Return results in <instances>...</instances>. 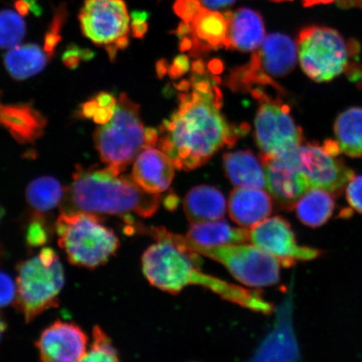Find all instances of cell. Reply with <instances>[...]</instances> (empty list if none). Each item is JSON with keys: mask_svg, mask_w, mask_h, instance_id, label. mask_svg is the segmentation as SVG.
<instances>
[{"mask_svg": "<svg viewBox=\"0 0 362 362\" xmlns=\"http://www.w3.org/2000/svg\"><path fill=\"white\" fill-rule=\"evenodd\" d=\"M249 241L285 268H291L298 261L315 259L323 253L320 249L298 245L291 224L281 216L267 218L253 226L249 230Z\"/></svg>", "mask_w": 362, "mask_h": 362, "instance_id": "4fadbf2b", "label": "cell"}, {"mask_svg": "<svg viewBox=\"0 0 362 362\" xmlns=\"http://www.w3.org/2000/svg\"><path fill=\"white\" fill-rule=\"evenodd\" d=\"M175 169L164 151L148 146L136 157L131 177L144 191L160 194L170 188Z\"/></svg>", "mask_w": 362, "mask_h": 362, "instance_id": "e0dca14e", "label": "cell"}, {"mask_svg": "<svg viewBox=\"0 0 362 362\" xmlns=\"http://www.w3.org/2000/svg\"><path fill=\"white\" fill-rule=\"evenodd\" d=\"M62 42V35L48 33L45 34L44 39V51L49 58L55 55L58 45Z\"/></svg>", "mask_w": 362, "mask_h": 362, "instance_id": "8d00e7d4", "label": "cell"}, {"mask_svg": "<svg viewBox=\"0 0 362 362\" xmlns=\"http://www.w3.org/2000/svg\"><path fill=\"white\" fill-rule=\"evenodd\" d=\"M99 107H100V105H99L96 99L93 97L89 99L88 101L81 104L78 111L76 112V115H78L80 119H93Z\"/></svg>", "mask_w": 362, "mask_h": 362, "instance_id": "d590c367", "label": "cell"}, {"mask_svg": "<svg viewBox=\"0 0 362 362\" xmlns=\"http://www.w3.org/2000/svg\"><path fill=\"white\" fill-rule=\"evenodd\" d=\"M115 110L112 108L99 107L96 113L93 117V122L98 125H104L108 123L112 119Z\"/></svg>", "mask_w": 362, "mask_h": 362, "instance_id": "74e56055", "label": "cell"}, {"mask_svg": "<svg viewBox=\"0 0 362 362\" xmlns=\"http://www.w3.org/2000/svg\"><path fill=\"white\" fill-rule=\"evenodd\" d=\"M235 1L236 0H200L204 6L212 11L232 6Z\"/></svg>", "mask_w": 362, "mask_h": 362, "instance_id": "60d3db41", "label": "cell"}, {"mask_svg": "<svg viewBox=\"0 0 362 362\" xmlns=\"http://www.w3.org/2000/svg\"><path fill=\"white\" fill-rule=\"evenodd\" d=\"M297 158L310 188L323 189L334 196L341 194L355 176L354 171L341 158L317 144H301L297 151Z\"/></svg>", "mask_w": 362, "mask_h": 362, "instance_id": "5bb4252c", "label": "cell"}, {"mask_svg": "<svg viewBox=\"0 0 362 362\" xmlns=\"http://www.w3.org/2000/svg\"><path fill=\"white\" fill-rule=\"evenodd\" d=\"M16 10L18 13H20L22 16H25L28 15L30 10V6L25 2L22 1V0H18L15 4Z\"/></svg>", "mask_w": 362, "mask_h": 362, "instance_id": "7bdbcfd3", "label": "cell"}, {"mask_svg": "<svg viewBox=\"0 0 362 362\" xmlns=\"http://www.w3.org/2000/svg\"><path fill=\"white\" fill-rule=\"evenodd\" d=\"M16 298V284L6 273L0 271V309L15 302Z\"/></svg>", "mask_w": 362, "mask_h": 362, "instance_id": "d6a6232c", "label": "cell"}, {"mask_svg": "<svg viewBox=\"0 0 362 362\" xmlns=\"http://www.w3.org/2000/svg\"><path fill=\"white\" fill-rule=\"evenodd\" d=\"M272 211L270 194L262 188L238 187L230 194V217L242 228H252L268 218Z\"/></svg>", "mask_w": 362, "mask_h": 362, "instance_id": "d6986e66", "label": "cell"}, {"mask_svg": "<svg viewBox=\"0 0 362 362\" xmlns=\"http://www.w3.org/2000/svg\"><path fill=\"white\" fill-rule=\"evenodd\" d=\"M149 236L165 240L184 250L192 251L221 262L240 283L252 288H262L278 284L280 279V262L255 245L226 244L205 246L192 241L187 237L169 232L165 228H146Z\"/></svg>", "mask_w": 362, "mask_h": 362, "instance_id": "5b68a950", "label": "cell"}, {"mask_svg": "<svg viewBox=\"0 0 362 362\" xmlns=\"http://www.w3.org/2000/svg\"><path fill=\"white\" fill-rule=\"evenodd\" d=\"M334 134L341 153L351 158H361L362 107H353L339 113Z\"/></svg>", "mask_w": 362, "mask_h": 362, "instance_id": "484cf974", "label": "cell"}, {"mask_svg": "<svg viewBox=\"0 0 362 362\" xmlns=\"http://www.w3.org/2000/svg\"><path fill=\"white\" fill-rule=\"evenodd\" d=\"M30 6V10L34 13L35 16H40L42 15V7L36 1V0H22Z\"/></svg>", "mask_w": 362, "mask_h": 362, "instance_id": "b9f144b4", "label": "cell"}, {"mask_svg": "<svg viewBox=\"0 0 362 362\" xmlns=\"http://www.w3.org/2000/svg\"><path fill=\"white\" fill-rule=\"evenodd\" d=\"M26 34V24L20 13L11 10L0 11V49L20 45Z\"/></svg>", "mask_w": 362, "mask_h": 362, "instance_id": "83f0119b", "label": "cell"}, {"mask_svg": "<svg viewBox=\"0 0 362 362\" xmlns=\"http://www.w3.org/2000/svg\"><path fill=\"white\" fill-rule=\"evenodd\" d=\"M1 96V92H0ZM47 119L33 103L4 104L0 102V127L22 144H33L44 134Z\"/></svg>", "mask_w": 362, "mask_h": 362, "instance_id": "ac0fdd59", "label": "cell"}, {"mask_svg": "<svg viewBox=\"0 0 362 362\" xmlns=\"http://www.w3.org/2000/svg\"><path fill=\"white\" fill-rule=\"evenodd\" d=\"M361 4H362V0H361Z\"/></svg>", "mask_w": 362, "mask_h": 362, "instance_id": "c3c4849f", "label": "cell"}, {"mask_svg": "<svg viewBox=\"0 0 362 362\" xmlns=\"http://www.w3.org/2000/svg\"><path fill=\"white\" fill-rule=\"evenodd\" d=\"M361 47L355 40H346L337 30L311 25L298 35L297 52L303 71L317 83H327L342 74L362 78L358 65Z\"/></svg>", "mask_w": 362, "mask_h": 362, "instance_id": "277c9868", "label": "cell"}, {"mask_svg": "<svg viewBox=\"0 0 362 362\" xmlns=\"http://www.w3.org/2000/svg\"><path fill=\"white\" fill-rule=\"evenodd\" d=\"M297 57V47L291 37L284 34H271L245 65L230 72L226 84L238 93H252L267 87L282 92L275 79L291 74L296 67Z\"/></svg>", "mask_w": 362, "mask_h": 362, "instance_id": "9c48e42d", "label": "cell"}, {"mask_svg": "<svg viewBox=\"0 0 362 362\" xmlns=\"http://www.w3.org/2000/svg\"><path fill=\"white\" fill-rule=\"evenodd\" d=\"M4 214H6V211H4V208L1 206H0V223H1Z\"/></svg>", "mask_w": 362, "mask_h": 362, "instance_id": "f6af8a7d", "label": "cell"}, {"mask_svg": "<svg viewBox=\"0 0 362 362\" xmlns=\"http://www.w3.org/2000/svg\"><path fill=\"white\" fill-rule=\"evenodd\" d=\"M148 13L144 11L132 13V31L134 37L141 39L148 31Z\"/></svg>", "mask_w": 362, "mask_h": 362, "instance_id": "836d02e7", "label": "cell"}, {"mask_svg": "<svg viewBox=\"0 0 362 362\" xmlns=\"http://www.w3.org/2000/svg\"><path fill=\"white\" fill-rule=\"evenodd\" d=\"M274 1L281 2V1H288V0H274Z\"/></svg>", "mask_w": 362, "mask_h": 362, "instance_id": "bcb514c9", "label": "cell"}, {"mask_svg": "<svg viewBox=\"0 0 362 362\" xmlns=\"http://www.w3.org/2000/svg\"><path fill=\"white\" fill-rule=\"evenodd\" d=\"M66 189L52 176H42L31 181L27 187L26 202L34 214L44 216L64 201Z\"/></svg>", "mask_w": 362, "mask_h": 362, "instance_id": "4316f807", "label": "cell"}, {"mask_svg": "<svg viewBox=\"0 0 362 362\" xmlns=\"http://www.w3.org/2000/svg\"><path fill=\"white\" fill-rule=\"evenodd\" d=\"M0 255H1V248H0Z\"/></svg>", "mask_w": 362, "mask_h": 362, "instance_id": "7dc6e473", "label": "cell"}, {"mask_svg": "<svg viewBox=\"0 0 362 362\" xmlns=\"http://www.w3.org/2000/svg\"><path fill=\"white\" fill-rule=\"evenodd\" d=\"M198 253L184 250L165 240H157L142 257L143 273L153 287L177 294L188 285H200L235 303L260 313L268 315L274 306L257 289H246L202 273Z\"/></svg>", "mask_w": 362, "mask_h": 362, "instance_id": "7a4b0ae2", "label": "cell"}, {"mask_svg": "<svg viewBox=\"0 0 362 362\" xmlns=\"http://www.w3.org/2000/svg\"><path fill=\"white\" fill-rule=\"evenodd\" d=\"M252 94L260 103L255 117V139L262 162L296 153L303 143V133L289 107L269 96L264 90Z\"/></svg>", "mask_w": 362, "mask_h": 362, "instance_id": "30bf717a", "label": "cell"}, {"mask_svg": "<svg viewBox=\"0 0 362 362\" xmlns=\"http://www.w3.org/2000/svg\"><path fill=\"white\" fill-rule=\"evenodd\" d=\"M7 325L4 320L0 317V339H1L4 332H6Z\"/></svg>", "mask_w": 362, "mask_h": 362, "instance_id": "ee69618b", "label": "cell"}, {"mask_svg": "<svg viewBox=\"0 0 362 362\" xmlns=\"http://www.w3.org/2000/svg\"><path fill=\"white\" fill-rule=\"evenodd\" d=\"M95 52L88 48H81L76 44H71L62 54V61L68 69L75 70L81 62L92 61Z\"/></svg>", "mask_w": 362, "mask_h": 362, "instance_id": "4dcf8cb0", "label": "cell"}, {"mask_svg": "<svg viewBox=\"0 0 362 362\" xmlns=\"http://www.w3.org/2000/svg\"><path fill=\"white\" fill-rule=\"evenodd\" d=\"M25 234L26 243L30 247H39L48 243L49 232L43 215L33 214Z\"/></svg>", "mask_w": 362, "mask_h": 362, "instance_id": "f546056e", "label": "cell"}, {"mask_svg": "<svg viewBox=\"0 0 362 362\" xmlns=\"http://www.w3.org/2000/svg\"><path fill=\"white\" fill-rule=\"evenodd\" d=\"M64 282V269L57 252L51 247L42 248L37 256L18 264L15 306L26 323L58 307Z\"/></svg>", "mask_w": 362, "mask_h": 362, "instance_id": "52a82bcc", "label": "cell"}, {"mask_svg": "<svg viewBox=\"0 0 362 362\" xmlns=\"http://www.w3.org/2000/svg\"><path fill=\"white\" fill-rule=\"evenodd\" d=\"M187 238L205 246L239 244L249 241V230L244 228H233L226 221L216 220L192 223Z\"/></svg>", "mask_w": 362, "mask_h": 362, "instance_id": "d4e9b609", "label": "cell"}, {"mask_svg": "<svg viewBox=\"0 0 362 362\" xmlns=\"http://www.w3.org/2000/svg\"><path fill=\"white\" fill-rule=\"evenodd\" d=\"M337 6L344 8H362L361 0H303V4L305 7H313L315 6H320V4H328L336 3Z\"/></svg>", "mask_w": 362, "mask_h": 362, "instance_id": "e575fe53", "label": "cell"}, {"mask_svg": "<svg viewBox=\"0 0 362 362\" xmlns=\"http://www.w3.org/2000/svg\"><path fill=\"white\" fill-rule=\"evenodd\" d=\"M88 338L74 323L58 320L44 330L35 346L43 361H81L87 353Z\"/></svg>", "mask_w": 362, "mask_h": 362, "instance_id": "2e32d148", "label": "cell"}, {"mask_svg": "<svg viewBox=\"0 0 362 362\" xmlns=\"http://www.w3.org/2000/svg\"><path fill=\"white\" fill-rule=\"evenodd\" d=\"M78 20L85 37L105 49L111 62L129 47L130 18L124 0H84Z\"/></svg>", "mask_w": 362, "mask_h": 362, "instance_id": "8fae6325", "label": "cell"}, {"mask_svg": "<svg viewBox=\"0 0 362 362\" xmlns=\"http://www.w3.org/2000/svg\"><path fill=\"white\" fill-rule=\"evenodd\" d=\"M262 164L271 196L281 209L291 211L298 199L310 189L298 166L297 151L287 156L271 158Z\"/></svg>", "mask_w": 362, "mask_h": 362, "instance_id": "9a60e30c", "label": "cell"}, {"mask_svg": "<svg viewBox=\"0 0 362 362\" xmlns=\"http://www.w3.org/2000/svg\"><path fill=\"white\" fill-rule=\"evenodd\" d=\"M160 201L158 194L144 191L132 177L117 175L107 167L78 166L66 189L62 211L126 216L131 221V214L142 217L155 215Z\"/></svg>", "mask_w": 362, "mask_h": 362, "instance_id": "3957f363", "label": "cell"}, {"mask_svg": "<svg viewBox=\"0 0 362 362\" xmlns=\"http://www.w3.org/2000/svg\"><path fill=\"white\" fill-rule=\"evenodd\" d=\"M189 69L188 58L185 56H180L175 59L173 66L170 67V75L177 78Z\"/></svg>", "mask_w": 362, "mask_h": 362, "instance_id": "f35d334b", "label": "cell"}, {"mask_svg": "<svg viewBox=\"0 0 362 362\" xmlns=\"http://www.w3.org/2000/svg\"><path fill=\"white\" fill-rule=\"evenodd\" d=\"M192 90L181 93L179 107L160 128L158 147L175 168L192 170L225 146H233L246 128L230 125L220 112L221 95L214 81L194 70Z\"/></svg>", "mask_w": 362, "mask_h": 362, "instance_id": "6da1fadb", "label": "cell"}, {"mask_svg": "<svg viewBox=\"0 0 362 362\" xmlns=\"http://www.w3.org/2000/svg\"><path fill=\"white\" fill-rule=\"evenodd\" d=\"M226 208L223 194L211 185L192 188L184 200L185 215L192 223L220 220L225 216Z\"/></svg>", "mask_w": 362, "mask_h": 362, "instance_id": "7402d4cb", "label": "cell"}, {"mask_svg": "<svg viewBox=\"0 0 362 362\" xmlns=\"http://www.w3.org/2000/svg\"><path fill=\"white\" fill-rule=\"evenodd\" d=\"M140 107L121 93L112 119L95 131V147L101 160L117 175L123 173L146 146Z\"/></svg>", "mask_w": 362, "mask_h": 362, "instance_id": "ba28073f", "label": "cell"}, {"mask_svg": "<svg viewBox=\"0 0 362 362\" xmlns=\"http://www.w3.org/2000/svg\"><path fill=\"white\" fill-rule=\"evenodd\" d=\"M228 22L226 47L242 52L255 51L265 39V27L259 13L243 8L225 13Z\"/></svg>", "mask_w": 362, "mask_h": 362, "instance_id": "ffe728a7", "label": "cell"}, {"mask_svg": "<svg viewBox=\"0 0 362 362\" xmlns=\"http://www.w3.org/2000/svg\"><path fill=\"white\" fill-rule=\"evenodd\" d=\"M58 244L71 264L94 269L111 259L119 247L115 230L103 217L87 211H62L56 223Z\"/></svg>", "mask_w": 362, "mask_h": 362, "instance_id": "8992f818", "label": "cell"}, {"mask_svg": "<svg viewBox=\"0 0 362 362\" xmlns=\"http://www.w3.org/2000/svg\"><path fill=\"white\" fill-rule=\"evenodd\" d=\"M294 208L303 224L317 228L330 219L336 209V203L333 194L323 189L310 188L298 199Z\"/></svg>", "mask_w": 362, "mask_h": 362, "instance_id": "cb8c5ba5", "label": "cell"}, {"mask_svg": "<svg viewBox=\"0 0 362 362\" xmlns=\"http://www.w3.org/2000/svg\"><path fill=\"white\" fill-rule=\"evenodd\" d=\"M223 167L226 176L235 187H267L264 165L247 149L226 153Z\"/></svg>", "mask_w": 362, "mask_h": 362, "instance_id": "44dd1931", "label": "cell"}, {"mask_svg": "<svg viewBox=\"0 0 362 362\" xmlns=\"http://www.w3.org/2000/svg\"><path fill=\"white\" fill-rule=\"evenodd\" d=\"M94 98L96 99L99 105L101 107H110L112 108V110H115L117 99H116L115 95L107 92H101L95 95Z\"/></svg>", "mask_w": 362, "mask_h": 362, "instance_id": "ab89813d", "label": "cell"}, {"mask_svg": "<svg viewBox=\"0 0 362 362\" xmlns=\"http://www.w3.org/2000/svg\"><path fill=\"white\" fill-rule=\"evenodd\" d=\"M174 7L183 21L176 31L181 51L197 57L226 47L228 22L225 15L202 6L199 0H177Z\"/></svg>", "mask_w": 362, "mask_h": 362, "instance_id": "7c38bea8", "label": "cell"}, {"mask_svg": "<svg viewBox=\"0 0 362 362\" xmlns=\"http://www.w3.org/2000/svg\"><path fill=\"white\" fill-rule=\"evenodd\" d=\"M51 60L40 45L29 43L18 45L7 52L4 64L13 79L24 81L42 72Z\"/></svg>", "mask_w": 362, "mask_h": 362, "instance_id": "603a6c76", "label": "cell"}, {"mask_svg": "<svg viewBox=\"0 0 362 362\" xmlns=\"http://www.w3.org/2000/svg\"><path fill=\"white\" fill-rule=\"evenodd\" d=\"M119 354L110 337L101 327L93 329V342L81 361H119Z\"/></svg>", "mask_w": 362, "mask_h": 362, "instance_id": "f1b7e54d", "label": "cell"}, {"mask_svg": "<svg viewBox=\"0 0 362 362\" xmlns=\"http://www.w3.org/2000/svg\"><path fill=\"white\" fill-rule=\"evenodd\" d=\"M346 197L351 207L362 214V175L354 176L348 182Z\"/></svg>", "mask_w": 362, "mask_h": 362, "instance_id": "1f68e13d", "label": "cell"}]
</instances>
